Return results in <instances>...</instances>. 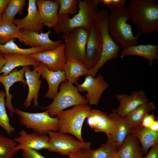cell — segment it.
<instances>
[{
  "label": "cell",
  "mask_w": 158,
  "mask_h": 158,
  "mask_svg": "<svg viewBox=\"0 0 158 158\" xmlns=\"http://www.w3.org/2000/svg\"><path fill=\"white\" fill-rule=\"evenodd\" d=\"M109 13L108 29L109 33L115 43L123 50L131 46L138 45L139 37L141 34L139 32L134 36L132 25L127 23L131 19L130 12L125 6L110 9Z\"/></svg>",
  "instance_id": "6da1fadb"
},
{
  "label": "cell",
  "mask_w": 158,
  "mask_h": 158,
  "mask_svg": "<svg viewBox=\"0 0 158 158\" xmlns=\"http://www.w3.org/2000/svg\"><path fill=\"white\" fill-rule=\"evenodd\" d=\"M128 7L139 32L148 35L158 31V0H130Z\"/></svg>",
  "instance_id": "7a4b0ae2"
},
{
  "label": "cell",
  "mask_w": 158,
  "mask_h": 158,
  "mask_svg": "<svg viewBox=\"0 0 158 158\" xmlns=\"http://www.w3.org/2000/svg\"><path fill=\"white\" fill-rule=\"evenodd\" d=\"M95 0H79L78 13L72 18L68 15H58L57 22L53 28L57 34L69 32L82 28L88 32L93 25L94 19L98 11Z\"/></svg>",
  "instance_id": "3957f363"
},
{
  "label": "cell",
  "mask_w": 158,
  "mask_h": 158,
  "mask_svg": "<svg viewBox=\"0 0 158 158\" xmlns=\"http://www.w3.org/2000/svg\"><path fill=\"white\" fill-rule=\"evenodd\" d=\"M109 11L107 9H101L98 11L94 19L93 25L101 33L102 51L99 61L94 67L88 69L87 75L95 77L99 69L106 62L118 56L121 47L115 43L109 32Z\"/></svg>",
  "instance_id": "277c9868"
},
{
  "label": "cell",
  "mask_w": 158,
  "mask_h": 158,
  "mask_svg": "<svg viewBox=\"0 0 158 158\" xmlns=\"http://www.w3.org/2000/svg\"><path fill=\"white\" fill-rule=\"evenodd\" d=\"M91 109L89 104H83L75 106L71 109L59 112L56 115L59 122V131L64 133L71 134L79 141L84 142L82 135V127Z\"/></svg>",
  "instance_id": "5b68a950"
},
{
  "label": "cell",
  "mask_w": 158,
  "mask_h": 158,
  "mask_svg": "<svg viewBox=\"0 0 158 158\" xmlns=\"http://www.w3.org/2000/svg\"><path fill=\"white\" fill-rule=\"evenodd\" d=\"M53 99L44 108L51 117L69 107L88 104L85 95H81L76 87L66 80L61 83L59 91Z\"/></svg>",
  "instance_id": "8992f818"
},
{
  "label": "cell",
  "mask_w": 158,
  "mask_h": 158,
  "mask_svg": "<svg viewBox=\"0 0 158 158\" xmlns=\"http://www.w3.org/2000/svg\"><path fill=\"white\" fill-rule=\"evenodd\" d=\"M20 124L32 129L39 135H46L50 131L59 130V122L56 116L51 117L47 111L39 113H30L15 109Z\"/></svg>",
  "instance_id": "52a82bcc"
},
{
  "label": "cell",
  "mask_w": 158,
  "mask_h": 158,
  "mask_svg": "<svg viewBox=\"0 0 158 158\" xmlns=\"http://www.w3.org/2000/svg\"><path fill=\"white\" fill-rule=\"evenodd\" d=\"M88 32L83 28H78L63 33L66 61L73 59L83 63Z\"/></svg>",
  "instance_id": "ba28073f"
},
{
  "label": "cell",
  "mask_w": 158,
  "mask_h": 158,
  "mask_svg": "<svg viewBox=\"0 0 158 158\" xmlns=\"http://www.w3.org/2000/svg\"><path fill=\"white\" fill-rule=\"evenodd\" d=\"M48 151L63 155L69 156L80 150L90 149V142H82L59 131L49 132Z\"/></svg>",
  "instance_id": "9c48e42d"
},
{
  "label": "cell",
  "mask_w": 158,
  "mask_h": 158,
  "mask_svg": "<svg viewBox=\"0 0 158 158\" xmlns=\"http://www.w3.org/2000/svg\"><path fill=\"white\" fill-rule=\"evenodd\" d=\"M75 84L79 92H87L85 96L90 106L97 105L103 93L109 87V84L105 81L102 74L96 78L87 75L82 84L76 82Z\"/></svg>",
  "instance_id": "30bf717a"
},
{
  "label": "cell",
  "mask_w": 158,
  "mask_h": 158,
  "mask_svg": "<svg viewBox=\"0 0 158 158\" xmlns=\"http://www.w3.org/2000/svg\"><path fill=\"white\" fill-rule=\"evenodd\" d=\"M50 30L43 33L42 31L37 32L20 29L16 38L25 45L31 47H41L45 50H50L58 47L63 42L60 40L56 41L51 40L49 38Z\"/></svg>",
  "instance_id": "8fae6325"
},
{
  "label": "cell",
  "mask_w": 158,
  "mask_h": 158,
  "mask_svg": "<svg viewBox=\"0 0 158 158\" xmlns=\"http://www.w3.org/2000/svg\"><path fill=\"white\" fill-rule=\"evenodd\" d=\"M102 49L101 33L97 28L93 25L88 32L83 62L87 69L92 68L98 62L102 54Z\"/></svg>",
  "instance_id": "7c38bea8"
},
{
  "label": "cell",
  "mask_w": 158,
  "mask_h": 158,
  "mask_svg": "<svg viewBox=\"0 0 158 158\" xmlns=\"http://www.w3.org/2000/svg\"><path fill=\"white\" fill-rule=\"evenodd\" d=\"M64 47V44L62 43L53 49L45 50L29 56L44 64L51 71H63L66 61Z\"/></svg>",
  "instance_id": "4fadbf2b"
},
{
  "label": "cell",
  "mask_w": 158,
  "mask_h": 158,
  "mask_svg": "<svg viewBox=\"0 0 158 158\" xmlns=\"http://www.w3.org/2000/svg\"><path fill=\"white\" fill-rule=\"evenodd\" d=\"M116 97L119 103L117 108L112 112L123 117L141 104L149 101V99L145 91L142 90H134L128 95L126 94L117 93Z\"/></svg>",
  "instance_id": "5bb4252c"
},
{
  "label": "cell",
  "mask_w": 158,
  "mask_h": 158,
  "mask_svg": "<svg viewBox=\"0 0 158 158\" xmlns=\"http://www.w3.org/2000/svg\"><path fill=\"white\" fill-rule=\"evenodd\" d=\"M88 125L95 132L106 134L109 140L114 132V124L107 114L98 109H91L87 118Z\"/></svg>",
  "instance_id": "9a60e30c"
},
{
  "label": "cell",
  "mask_w": 158,
  "mask_h": 158,
  "mask_svg": "<svg viewBox=\"0 0 158 158\" xmlns=\"http://www.w3.org/2000/svg\"><path fill=\"white\" fill-rule=\"evenodd\" d=\"M19 134V136L14 139L18 143L16 146L18 150L29 148L38 151L48 148L49 138L46 135L29 133L24 130H21Z\"/></svg>",
  "instance_id": "2e32d148"
},
{
  "label": "cell",
  "mask_w": 158,
  "mask_h": 158,
  "mask_svg": "<svg viewBox=\"0 0 158 158\" xmlns=\"http://www.w3.org/2000/svg\"><path fill=\"white\" fill-rule=\"evenodd\" d=\"M20 30L40 32L43 26L38 11L36 0H29L28 14L21 19H14L13 22Z\"/></svg>",
  "instance_id": "e0dca14e"
},
{
  "label": "cell",
  "mask_w": 158,
  "mask_h": 158,
  "mask_svg": "<svg viewBox=\"0 0 158 158\" xmlns=\"http://www.w3.org/2000/svg\"><path fill=\"white\" fill-rule=\"evenodd\" d=\"M36 68L38 74L45 79L48 83V89L45 95V97L53 99L58 93L59 85L66 80L64 71H51L44 64L40 62Z\"/></svg>",
  "instance_id": "ac0fdd59"
},
{
  "label": "cell",
  "mask_w": 158,
  "mask_h": 158,
  "mask_svg": "<svg viewBox=\"0 0 158 158\" xmlns=\"http://www.w3.org/2000/svg\"><path fill=\"white\" fill-rule=\"evenodd\" d=\"M38 11L44 26L53 28L58 18L57 0H36Z\"/></svg>",
  "instance_id": "d6986e66"
},
{
  "label": "cell",
  "mask_w": 158,
  "mask_h": 158,
  "mask_svg": "<svg viewBox=\"0 0 158 158\" xmlns=\"http://www.w3.org/2000/svg\"><path fill=\"white\" fill-rule=\"evenodd\" d=\"M26 66H23L19 70L15 68L7 75H0V83L3 85L5 90V106L9 111V115L11 117L13 116L15 113V109L12 104L13 96L11 94L9 93V89L12 85L18 82H21L24 86H26V81L24 77Z\"/></svg>",
  "instance_id": "ffe728a7"
},
{
  "label": "cell",
  "mask_w": 158,
  "mask_h": 158,
  "mask_svg": "<svg viewBox=\"0 0 158 158\" xmlns=\"http://www.w3.org/2000/svg\"><path fill=\"white\" fill-rule=\"evenodd\" d=\"M26 85L28 87V96L23 105L25 108L30 107L33 100L34 106H39L38 102V94L41 86V81L40 80V75L38 74L36 68L34 67L31 71L30 67L27 66L24 73Z\"/></svg>",
  "instance_id": "44dd1931"
},
{
  "label": "cell",
  "mask_w": 158,
  "mask_h": 158,
  "mask_svg": "<svg viewBox=\"0 0 158 158\" xmlns=\"http://www.w3.org/2000/svg\"><path fill=\"white\" fill-rule=\"evenodd\" d=\"M158 45L141 44L130 46L123 49L121 57L132 55L141 56L147 59L149 65L152 66L154 61L158 59Z\"/></svg>",
  "instance_id": "7402d4cb"
},
{
  "label": "cell",
  "mask_w": 158,
  "mask_h": 158,
  "mask_svg": "<svg viewBox=\"0 0 158 158\" xmlns=\"http://www.w3.org/2000/svg\"><path fill=\"white\" fill-rule=\"evenodd\" d=\"M6 62L0 71V74L6 76L10 73L13 69L20 66H32L37 67L40 62L30 57L20 54H4Z\"/></svg>",
  "instance_id": "603a6c76"
},
{
  "label": "cell",
  "mask_w": 158,
  "mask_h": 158,
  "mask_svg": "<svg viewBox=\"0 0 158 158\" xmlns=\"http://www.w3.org/2000/svg\"><path fill=\"white\" fill-rule=\"evenodd\" d=\"M108 116L114 124L115 130L113 136L110 139L107 140V142H114L119 148L127 136L131 132L133 128L125 117L112 112Z\"/></svg>",
  "instance_id": "cb8c5ba5"
},
{
  "label": "cell",
  "mask_w": 158,
  "mask_h": 158,
  "mask_svg": "<svg viewBox=\"0 0 158 158\" xmlns=\"http://www.w3.org/2000/svg\"><path fill=\"white\" fill-rule=\"evenodd\" d=\"M120 158H142L144 155L137 138L130 132L118 150Z\"/></svg>",
  "instance_id": "d4e9b609"
},
{
  "label": "cell",
  "mask_w": 158,
  "mask_h": 158,
  "mask_svg": "<svg viewBox=\"0 0 158 158\" xmlns=\"http://www.w3.org/2000/svg\"><path fill=\"white\" fill-rule=\"evenodd\" d=\"M131 133L139 141L143 155H146L149 149L158 142V132L153 131L140 125L133 128Z\"/></svg>",
  "instance_id": "484cf974"
},
{
  "label": "cell",
  "mask_w": 158,
  "mask_h": 158,
  "mask_svg": "<svg viewBox=\"0 0 158 158\" xmlns=\"http://www.w3.org/2000/svg\"><path fill=\"white\" fill-rule=\"evenodd\" d=\"M88 71L83 63L73 59L66 61L64 69L66 80L73 84L81 76H86Z\"/></svg>",
  "instance_id": "4316f807"
},
{
  "label": "cell",
  "mask_w": 158,
  "mask_h": 158,
  "mask_svg": "<svg viewBox=\"0 0 158 158\" xmlns=\"http://www.w3.org/2000/svg\"><path fill=\"white\" fill-rule=\"evenodd\" d=\"M156 109L154 103L149 101L138 106L125 117L133 128L140 126L144 117Z\"/></svg>",
  "instance_id": "83f0119b"
},
{
  "label": "cell",
  "mask_w": 158,
  "mask_h": 158,
  "mask_svg": "<svg viewBox=\"0 0 158 158\" xmlns=\"http://www.w3.org/2000/svg\"><path fill=\"white\" fill-rule=\"evenodd\" d=\"M45 51L44 49L41 47L28 49L20 48L14 42V39L10 40L4 44H0V52L3 54H20L29 56Z\"/></svg>",
  "instance_id": "f1b7e54d"
},
{
  "label": "cell",
  "mask_w": 158,
  "mask_h": 158,
  "mask_svg": "<svg viewBox=\"0 0 158 158\" xmlns=\"http://www.w3.org/2000/svg\"><path fill=\"white\" fill-rule=\"evenodd\" d=\"M119 147L114 142H107L97 149L83 150L86 158H107L112 153L118 150Z\"/></svg>",
  "instance_id": "f546056e"
},
{
  "label": "cell",
  "mask_w": 158,
  "mask_h": 158,
  "mask_svg": "<svg viewBox=\"0 0 158 158\" xmlns=\"http://www.w3.org/2000/svg\"><path fill=\"white\" fill-rule=\"evenodd\" d=\"M20 30L13 23L2 20L0 21V44L16 38Z\"/></svg>",
  "instance_id": "4dcf8cb0"
},
{
  "label": "cell",
  "mask_w": 158,
  "mask_h": 158,
  "mask_svg": "<svg viewBox=\"0 0 158 158\" xmlns=\"http://www.w3.org/2000/svg\"><path fill=\"white\" fill-rule=\"evenodd\" d=\"M26 0H8L2 15V19L13 22L16 15L20 12L26 4Z\"/></svg>",
  "instance_id": "1f68e13d"
},
{
  "label": "cell",
  "mask_w": 158,
  "mask_h": 158,
  "mask_svg": "<svg viewBox=\"0 0 158 158\" xmlns=\"http://www.w3.org/2000/svg\"><path fill=\"white\" fill-rule=\"evenodd\" d=\"M17 145L14 139L0 134V156L12 158L18 151L16 149Z\"/></svg>",
  "instance_id": "d6a6232c"
},
{
  "label": "cell",
  "mask_w": 158,
  "mask_h": 158,
  "mask_svg": "<svg viewBox=\"0 0 158 158\" xmlns=\"http://www.w3.org/2000/svg\"><path fill=\"white\" fill-rule=\"evenodd\" d=\"M5 91H0V126L8 134H11L15 130L14 128L10 123L5 103Z\"/></svg>",
  "instance_id": "836d02e7"
},
{
  "label": "cell",
  "mask_w": 158,
  "mask_h": 158,
  "mask_svg": "<svg viewBox=\"0 0 158 158\" xmlns=\"http://www.w3.org/2000/svg\"><path fill=\"white\" fill-rule=\"evenodd\" d=\"M57 0L59 5L58 15H69L78 12L79 0Z\"/></svg>",
  "instance_id": "e575fe53"
},
{
  "label": "cell",
  "mask_w": 158,
  "mask_h": 158,
  "mask_svg": "<svg viewBox=\"0 0 158 158\" xmlns=\"http://www.w3.org/2000/svg\"><path fill=\"white\" fill-rule=\"evenodd\" d=\"M22 150L23 158H45L37 150L29 148L24 149Z\"/></svg>",
  "instance_id": "d590c367"
},
{
  "label": "cell",
  "mask_w": 158,
  "mask_h": 158,
  "mask_svg": "<svg viewBox=\"0 0 158 158\" xmlns=\"http://www.w3.org/2000/svg\"><path fill=\"white\" fill-rule=\"evenodd\" d=\"M126 0H102V3L107 5L110 9L113 8H119L124 6Z\"/></svg>",
  "instance_id": "8d00e7d4"
},
{
  "label": "cell",
  "mask_w": 158,
  "mask_h": 158,
  "mask_svg": "<svg viewBox=\"0 0 158 158\" xmlns=\"http://www.w3.org/2000/svg\"><path fill=\"white\" fill-rule=\"evenodd\" d=\"M156 119L155 115L153 113L147 114L142 119L140 125L148 128Z\"/></svg>",
  "instance_id": "74e56055"
},
{
  "label": "cell",
  "mask_w": 158,
  "mask_h": 158,
  "mask_svg": "<svg viewBox=\"0 0 158 158\" xmlns=\"http://www.w3.org/2000/svg\"><path fill=\"white\" fill-rule=\"evenodd\" d=\"M151 149L145 156L142 158H158V142L151 147Z\"/></svg>",
  "instance_id": "f35d334b"
},
{
  "label": "cell",
  "mask_w": 158,
  "mask_h": 158,
  "mask_svg": "<svg viewBox=\"0 0 158 158\" xmlns=\"http://www.w3.org/2000/svg\"><path fill=\"white\" fill-rule=\"evenodd\" d=\"M8 0H0V21L2 19V14L6 8Z\"/></svg>",
  "instance_id": "ab89813d"
},
{
  "label": "cell",
  "mask_w": 158,
  "mask_h": 158,
  "mask_svg": "<svg viewBox=\"0 0 158 158\" xmlns=\"http://www.w3.org/2000/svg\"><path fill=\"white\" fill-rule=\"evenodd\" d=\"M68 158H86L83 150H79L68 156Z\"/></svg>",
  "instance_id": "60d3db41"
},
{
  "label": "cell",
  "mask_w": 158,
  "mask_h": 158,
  "mask_svg": "<svg viewBox=\"0 0 158 158\" xmlns=\"http://www.w3.org/2000/svg\"><path fill=\"white\" fill-rule=\"evenodd\" d=\"M151 130L155 132H158V120L156 119L148 128Z\"/></svg>",
  "instance_id": "b9f144b4"
},
{
  "label": "cell",
  "mask_w": 158,
  "mask_h": 158,
  "mask_svg": "<svg viewBox=\"0 0 158 158\" xmlns=\"http://www.w3.org/2000/svg\"><path fill=\"white\" fill-rule=\"evenodd\" d=\"M6 59L4 54H0V71L4 65Z\"/></svg>",
  "instance_id": "7bdbcfd3"
},
{
  "label": "cell",
  "mask_w": 158,
  "mask_h": 158,
  "mask_svg": "<svg viewBox=\"0 0 158 158\" xmlns=\"http://www.w3.org/2000/svg\"><path fill=\"white\" fill-rule=\"evenodd\" d=\"M107 158H120L118 150L114 151Z\"/></svg>",
  "instance_id": "ee69618b"
},
{
  "label": "cell",
  "mask_w": 158,
  "mask_h": 158,
  "mask_svg": "<svg viewBox=\"0 0 158 158\" xmlns=\"http://www.w3.org/2000/svg\"><path fill=\"white\" fill-rule=\"evenodd\" d=\"M0 158H9L7 157H3L2 156H0Z\"/></svg>",
  "instance_id": "f6af8a7d"
},
{
  "label": "cell",
  "mask_w": 158,
  "mask_h": 158,
  "mask_svg": "<svg viewBox=\"0 0 158 158\" xmlns=\"http://www.w3.org/2000/svg\"><path fill=\"white\" fill-rule=\"evenodd\" d=\"M1 54V53L0 52V54Z\"/></svg>",
  "instance_id": "bcb514c9"
}]
</instances>
